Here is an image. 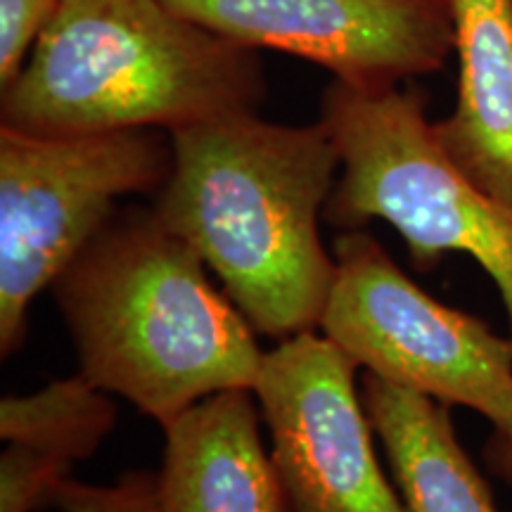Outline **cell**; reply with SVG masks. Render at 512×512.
<instances>
[{
    "instance_id": "obj_13",
    "label": "cell",
    "mask_w": 512,
    "mask_h": 512,
    "mask_svg": "<svg viewBox=\"0 0 512 512\" xmlns=\"http://www.w3.org/2000/svg\"><path fill=\"white\" fill-rule=\"evenodd\" d=\"M50 508L60 512H159L157 475L136 470L114 484H81L72 477L55 491Z\"/></svg>"
},
{
    "instance_id": "obj_1",
    "label": "cell",
    "mask_w": 512,
    "mask_h": 512,
    "mask_svg": "<svg viewBox=\"0 0 512 512\" xmlns=\"http://www.w3.org/2000/svg\"><path fill=\"white\" fill-rule=\"evenodd\" d=\"M169 136L174 169L157 219L200 254L256 335L316 332L335 280L318 219L342 169L328 126L245 112Z\"/></svg>"
},
{
    "instance_id": "obj_7",
    "label": "cell",
    "mask_w": 512,
    "mask_h": 512,
    "mask_svg": "<svg viewBox=\"0 0 512 512\" xmlns=\"http://www.w3.org/2000/svg\"><path fill=\"white\" fill-rule=\"evenodd\" d=\"M356 370L316 332L264 354L254 396L287 512H408L377 458Z\"/></svg>"
},
{
    "instance_id": "obj_15",
    "label": "cell",
    "mask_w": 512,
    "mask_h": 512,
    "mask_svg": "<svg viewBox=\"0 0 512 512\" xmlns=\"http://www.w3.org/2000/svg\"><path fill=\"white\" fill-rule=\"evenodd\" d=\"M494 465L501 475L512 479V441H508V444H494Z\"/></svg>"
},
{
    "instance_id": "obj_3",
    "label": "cell",
    "mask_w": 512,
    "mask_h": 512,
    "mask_svg": "<svg viewBox=\"0 0 512 512\" xmlns=\"http://www.w3.org/2000/svg\"><path fill=\"white\" fill-rule=\"evenodd\" d=\"M264 95L252 48L190 22L164 0H62L3 91L0 126L31 136L174 133L256 112Z\"/></svg>"
},
{
    "instance_id": "obj_5",
    "label": "cell",
    "mask_w": 512,
    "mask_h": 512,
    "mask_svg": "<svg viewBox=\"0 0 512 512\" xmlns=\"http://www.w3.org/2000/svg\"><path fill=\"white\" fill-rule=\"evenodd\" d=\"M164 133L31 136L0 126V356L24 347L36 297L110 223L121 197L164 188L174 169Z\"/></svg>"
},
{
    "instance_id": "obj_6",
    "label": "cell",
    "mask_w": 512,
    "mask_h": 512,
    "mask_svg": "<svg viewBox=\"0 0 512 512\" xmlns=\"http://www.w3.org/2000/svg\"><path fill=\"white\" fill-rule=\"evenodd\" d=\"M320 330L368 375L470 408L512 441V337L437 302L363 228L342 230Z\"/></svg>"
},
{
    "instance_id": "obj_12",
    "label": "cell",
    "mask_w": 512,
    "mask_h": 512,
    "mask_svg": "<svg viewBox=\"0 0 512 512\" xmlns=\"http://www.w3.org/2000/svg\"><path fill=\"white\" fill-rule=\"evenodd\" d=\"M117 425L112 394L76 373L29 396L0 401V437L76 465L91 458Z\"/></svg>"
},
{
    "instance_id": "obj_14",
    "label": "cell",
    "mask_w": 512,
    "mask_h": 512,
    "mask_svg": "<svg viewBox=\"0 0 512 512\" xmlns=\"http://www.w3.org/2000/svg\"><path fill=\"white\" fill-rule=\"evenodd\" d=\"M62 0H0V91L12 86Z\"/></svg>"
},
{
    "instance_id": "obj_4",
    "label": "cell",
    "mask_w": 512,
    "mask_h": 512,
    "mask_svg": "<svg viewBox=\"0 0 512 512\" xmlns=\"http://www.w3.org/2000/svg\"><path fill=\"white\" fill-rule=\"evenodd\" d=\"M320 121L342 159L325 219L342 230L387 221L418 271H434L444 254L472 256L501 294L512 337V209L446 157L422 95L335 81Z\"/></svg>"
},
{
    "instance_id": "obj_8",
    "label": "cell",
    "mask_w": 512,
    "mask_h": 512,
    "mask_svg": "<svg viewBox=\"0 0 512 512\" xmlns=\"http://www.w3.org/2000/svg\"><path fill=\"white\" fill-rule=\"evenodd\" d=\"M245 48L283 50L358 88L439 72L456 50L451 0H164Z\"/></svg>"
},
{
    "instance_id": "obj_9",
    "label": "cell",
    "mask_w": 512,
    "mask_h": 512,
    "mask_svg": "<svg viewBox=\"0 0 512 512\" xmlns=\"http://www.w3.org/2000/svg\"><path fill=\"white\" fill-rule=\"evenodd\" d=\"M254 389H228L166 422L159 512H287Z\"/></svg>"
},
{
    "instance_id": "obj_11",
    "label": "cell",
    "mask_w": 512,
    "mask_h": 512,
    "mask_svg": "<svg viewBox=\"0 0 512 512\" xmlns=\"http://www.w3.org/2000/svg\"><path fill=\"white\" fill-rule=\"evenodd\" d=\"M361 396L408 512H498L448 406L368 373Z\"/></svg>"
},
{
    "instance_id": "obj_10",
    "label": "cell",
    "mask_w": 512,
    "mask_h": 512,
    "mask_svg": "<svg viewBox=\"0 0 512 512\" xmlns=\"http://www.w3.org/2000/svg\"><path fill=\"white\" fill-rule=\"evenodd\" d=\"M458 98L432 121L446 157L512 209V0H451Z\"/></svg>"
},
{
    "instance_id": "obj_2",
    "label": "cell",
    "mask_w": 512,
    "mask_h": 512,
    "mask_svg": "<svg viewBox=\"0 0 512 512\" xmlns=\"http://www.w3.org/2000/svg\"><path fill=\"white\" fill-rule=\"evenodd\" d=\"M207 271L155 211H117L50 287L79 375L159 427L211 394L254 389L266 351Z\"/></svg>"
}]
</instances>
